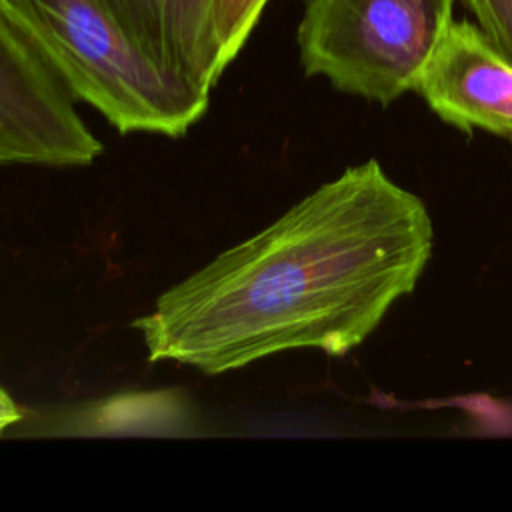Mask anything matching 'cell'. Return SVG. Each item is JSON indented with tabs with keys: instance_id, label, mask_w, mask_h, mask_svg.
Returning <instances> with one entry per match:
<instances>
[{
	"instance_id": "6da1fadb",
	"label": "cell",
	"mask_w": 512,
	"mask_h": 512,
	"mask_svg": "<svg viewBox=\"0 0 512 512\" xmlns=\"http://www.w3.org/2000/svg\"><path fill=\"white\" fill-rule=\"evenodd\" d=\"M426 204L370 158L168 288L134 320L148 360L222 374L286 350L344 356L414 292Z\"/></svg>"
},
{
	"instance_id": "7a4b0ae2",
	"label": "cell",
	"mask_w": 512,
	"mask_h": 512,
	"mask_svg": "<svg viewBox=\"0 0 512 512\" xmlns=\"http://www.w3.org/2000/svg\"><path fill=\"white\" fill-rule=\"evenodd\" d=\"M76 100L118 132L184 136L210 94L162 70L100 0H0Z\"/></svg>"
},
{
	"instance_id": "3957f363",
	"label": "cell",
	"mask_w": 512,
	"mask_h": 512,
	"mask_svg": "<svg viewBox=\"0 0 512 512\" xmlns=\"http://www.w3.org/2000/svg\"><path fill=\"white\" fill-rule=\"evenodd\" d=\"M456 0H306L296 40L306 76L382 106L414 84Z\"/></svg>"
},
{
	"instance_id": "277c9868",
	"label": "cell",
	"mask_w": 512,
	"mask_h": 512,
	"mask_svg": "<svg viewBox=\"0 0 512 512\" xmlns=\"http://www.w3.org/2000/svg\"><path fill=\"white\" fill-rule=\"evenodd\" d=\"M76 98L0 4V166H86L102 142Z\"/></svg>"
},
{
	"instance_id": "5b68a950",
	"label": "cell",
	"mask_w": 512,
	"mask_h": 512,
	"mask_svg": "<svg viewBox=\"0 0 512 512\" xmlns=\"http://www.w3.org/2000/svg\"><path fill=\"white\" fill-rule=\"evenodd\" d=\"M414 92L452 128L484 130L512 144V62L470 20H452Z\"/></svg>"
},
{
	"instance_id": "8992f818",
	"label": "cell",
	"mask_w": 512,
	"mask_h": 512,
	"mask_svg": "<svg viewBox=\"0 0 512 512\" xmlns=\"http://www.w3.org/2000/svg\"><path fill=\"white\" fill-rule=\"evenodd\" d=\"M122 30L168 74L208 92L222 64L208 0H100Z\"/></svg>"
},
{
	"instance_id": "52a82bcc",
	"label": "cell",
	"mask_w": 512,
	"mask_h": 512,
	"mask_svg": "<svg viewBox=\"0 0 512 512\" xmlns=\"http://www.w3.org/2000/svg\"><path fill=\"white\" fill-rule=\"evenodd\" d=\"M266 2L268 0H208L210 26L224 66L236 58L252 34Z\"/></svg>"
},
{
	"instance_id": "ba28073f",
	"label": "cell",
	"mask_w": 512,
	"mask_h": 512,
	"mask_svg": "<svg viewBox=\"0 0 512 512\" xmlns=\"http://www.w3.org/2000/svg\"><path fill=\"white\" fill-rule=\"evenodd\" d=\"M476 18L478 28L512 62V0H460Z\"/></svg>"
},
{
	"instance_id": "9c48e42d",
	"label": "cell",
	"mask_w": 512,
	"mask_h": 512,
	"mask_svg": "<svg viewBox=\"0 0 512 512\" xmlns=\"http://www.w3.org/2000/svg\"><path fill=\"white\" fill-rule=\"evenodd\" d=\"M22 418L20 408L16 406V402L10 398V394L0 386V434L12 426L14 422H18Z\"/></svg>"
}]
</instances>
